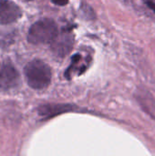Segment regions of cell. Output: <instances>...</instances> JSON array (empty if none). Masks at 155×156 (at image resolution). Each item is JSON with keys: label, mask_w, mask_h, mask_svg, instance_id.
Listing matches in <instances>:
<instances>
[{"label": "cell", "mask_w": 155, "mask_h": 156, "mask_svg": "<svg viewBox=\"0 0 155 156\" xmlns=\"http://www.w3.org/2000/svg\"><path fill=\"white\" fill-rule=\"evenodd\" d=\"M20 76L16 68L9 62L5 63L0 71V90H7L19 85Z\"/></svg>", "instance_id": "3"}, {"label": "cell", "mask_w": 155, "mask_h": 156, "mask_svg": "<svg viewBox=\"0 0 155 156\" xmlns=\"http://www.w3.org/2000/svg\"><path fill=\"white\" fill-rule=\"evenodd\" d=\"M52 2L58 5H65L68 4L69 0H52Z\"/></svg>", "instance_id": "8"}, {"label": "cell", "mask_w": 155, "mask_h": 156, "mask_svg": "<svg viewBox=\"0 0 155 156\" xmlns=\"http://www.w3.org/2000/svg\"><path fill=\"white\" fill-rule=\"evenodd\" d=\"M145 4L155 13V0H144Z\"/></svg>", "instance_id": "7"}, {"label": "cell", "mask_w": 155, "mask_h": 156, "mask_svg": "<svg viewBox=\"0 0 155 156\" xmlns=\"http://www.w3.org/2000/svg\"><path fill=\"white\" fill-rule=\"evenodd\" d=\"M58 33L57 24L49 18L37 21L29 28L27 39L35 45L51 43Z\"/></svg>", "instance_id": "2"}, {"label": "cell", "mask_w": 155, "mask_h": 156, "mask_svg": "<svg viewBox=\"0 0 155 156\" xmlns=\"http://www.w3.org/2000/svg\"><path fill=\"white\" fill-rule=\"evenodd\" d=\"M21 16V8L16 3L10 0H0V24L13 23L19 19Z\"/></svg>", "instance_id": "4"}, {"label": "cell", "mask_w": 155, "mask_h": 156, "mask_svg": "<svg viewBox=\"0 0 155 156\" xmlns=\"http://www.w3.org/2000/svg\"><path fill=\"white\" fill-rule=\"evenodd\" d=\"M51 43L53 52L59 57H63L68 54L72 48L73 37L67 32H64L60 35H58V33L57 37L53 39Z\"/></svg>", "instance_id": "5"}, {"label": "cell", "mask_w": 155, "mask_h": 156, "mask_svg": "<svg viewBox=\"0 0 155 156\" xmlns=\"http://www.w3.org/2000/svg\"><path fill=\"white\" fill-rule=\"evenodd\" d=\"M68 110V106L65 105H53V106H44L41 110H40V114H42L44 117L46 115H49V116H53L54 113H60V112L66 111Z\"/></svg>", "instance_id": "6"}, {"label": "cell", "mask_w": 155, "mask_h": 156, "mask_svg": "<svg viewBox=\"0 0 155 156\" xmlns=\"http://www.w3.org/2000/svg\"><path fill=\"white\" fill-rule=\"evenodd\" d=\"M25 76L27 84L35 90L46 89L51 81L50 67L39 59L30 61L25 68Z\"/></svg>", "instance_id": "1"}, {"label": "cell", "mask_w": 155, "mask_h": 156, "mask_svg": "<svg viewBox=\"0 0 155 156\" xmlns=\"http://www.w3.org/2000/svg\"><path fill=\"white\" fill-rule=\"evenodd\" d=\"M26 1H30V0H26Z\"/></svg>", "instance_id": "9"}]
</instances>
